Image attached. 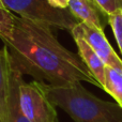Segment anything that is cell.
Wrapping results in <instances>:
<instances>
[{"mask_svg":"<svg viewBox=\"0 0 122 122\" xmlns=\"http://www.w3.org/2000/svg\"><path fill=\"white\" fill-rule=\"evenodd\" d=\"M1 41L21 75L51 86L87 81L101 88L80 56L63 47L49 26L15 16L11 36Z\"/></svg>","mask_w":122,"mask_h":122,"instance_id":"1","label":"cell"},{"mask_svg":"<svg viewBox=\"0 0 122 122\" xmlns=\"http://www.w3.org/2000/svg\"><path fill=\"white\" fill-rule=\"evenodd\" d=\"M48 99L75 122H122V107L99 99L80 82L67 86L45 84Z\"/></svg>","mask_w":122,"mask_h":122,"instance_id":"2","label":"cell"},{"mask_svg":"<svg viewBox=\"0 0 122 122\" xmlns=\"http://www.w3.org/2000/svg\"><path fill=\"white\" fill-rule=\"evenodd\" d=\"M9 11L15 12L19 17L36 23L71 31L78 24L72 13L66 10L55 9L47 0H2Z\"/></svg>","mask_w":122,"mask_h":122,"instance_id":"3","label":"cell"},{"mask_svg":"<svg viewBox=\"0 0 122 122\" xmlns=\"http://www.w3.org/2000/svg\"><path fill=\"white\" fill-rule=\"evenodd\" d=\"M19 102L21 112L29 122H54L58 119L56 106L45 90V82L23 80L19 86Z\"/></svg>","mask_w":122,"mask_h":122,"instance_id":"4","label":"cell"},{"mask_svg":"<svg viewBox=\"0 0 122 122\" xmlns=\"http://www.w3.org/2000/svg\"><path fill=\"white\" fill-rule=\"evenodd\" d=\"M76 27L84 36V39L88 42V44L101 58L104 64L122 73V60L109 44L104 34V31H100L81 23H78Z\"/></svg>","mask_w":122,"mask_h":122,"instance_id":"5","label":"cell"},{"mask_svg":"<svg viewBox=\"0 0 122 122\" xmlns=\"http://www.w3.org/2000/svg\"><path fill=\"white\" fill-rule=\"evenodd\" d=\"M71 33H72L74 41H75L76 45H77L78 55L80 56L81 60L87 65V67L89 69L90 73L93 75V77L100 84L101 88L103 89L104 80H105V66L106 65L101 60V58L97 55V53L92 49V47L88 44V42L84 39V36H81V33L79 32V30L77 29L76 26L71 30Z\"/></svg>","mask_w":122,"mask_h":122,"instance_id":"6","label":"cell"},{"mask_svg":"<svg viewBox=\"0 0 122 122\" xmlns=\"http://www.w3.org/2000/svg\"><path fill=\"white\" fill-rule=\"evenodd\" d=\"M67 9L78 23L104 31V26L100 17L101 11L93 0H70Z\"/></svg>","mask_w":122,"mask_h":122,"instance_id":"7","label":"cell"},{"mask_svg":"<svg viewBox=\"0 0 122 122\" xmlns=\"http://www.w3.org/2000/svg\"><path fill=\"white\" fill-rule=\"evenodd\" d=\"M12 70L10 55L4 46L0 49V122H8V99Z\"/></svg>","mask_w":122,"mask_h":122,"instance_id":"8","label":"cell"},{"mask_svg":"<svg viewBox=\"0 0 122 122\" xmlns=\"http://www.w3.org/2000/svg\"><path fill=\"white\" fill-rule=\"evenodd\" d=\"M12 67L10 93L8 99V122H29L21 112L20 102H19V86L24 80L23 75L13 66V64Z\"/></svg>","mask_w":122,"mask_h":122,"instance_id":"9","label":"cell"},{"mask_svg":"<svg viewBox=\"0 0 122 122\" xmlns=\"http://www.w3.org/2000/svg\"><path fill=\"white\" fill-rule=\"evenodd\" d=\"M103 90L110 94L116 103L122 107V73L109 66H105V80Z\"/></svg>","mask_w":122,"mask_h":122,"instance_id":"10","label":"cell"},{"mask_svg":"<svg viewBox=\"0 0 122 122\" xmlns=\"http://www.w3.org/2000/svg\"><path fill=\"white\" fill-rule=\"evenodd\" d=\"M107 18H108V24L112 27L114 36L116 38L119 49H120V51L122 54V14H121L120 10L115 12L114 14L107 16Z\"/></svg>","mask_w":122,"mask_h":122,"instance_id":"11","label":"cell"},{"mask_svg":"<svg viewBox=\"0 0 122 122\" xmlns=\"http://www.w3.org/2000/svg\"><path fill=\"white\" fill-rule=\"evenodd\" d=\"M101 11L102 14L106 16L114 14L115 12L119 11L122 6V0H93Z\"/></svg>","mask_w":122,"mask_h":122,"instance_id":"12","label":"cell"},{"mask_svg":"<svg viewBox=\"0 0 122 122\" xmlns=\"http://www.w3.org/2000/svg\"><path fill=\"white\" fill-rule=\"evenodd\" d=\"M47 2L55 9L66 10V9L69 8L70 0H47Z\"/></svg>","mask_w":122,"mask_h":122,"instance_id":"13","label":"cell"},{"mask_svg":"<svg viewBox=\"0 0 122 122\" xmlns=\"http://www.w3.org/2000/svg\"><path fill=\"white\" fill-rule=\"evenodd\" d=\"M1 6H4V5H3V3H2V0H0V8H1Z\"/></svg>","mask_w":122,"mask_h":122,"instance_id":"14","label":"cell"},{"mask_svg":"<svg viewBox=\"0 0 122 122\" xmlns=\"http://www.w3.org/2000/svg\"><path fill=\"white\" fill-rule=\"evenodd\" d=\"M120 12H121V14H122V6H121V9H120Z\"/></svg>","mask_w":122,"mask_h":122,"instance_id":"15","label":"cell"},{"mask_svg":"<svg viewBox=\"0 0 122 122\" xmlns=\"http://www.w3.org/2000/svg\"><path fill=\"white\" fill-rule=\"evenodd\" d=\"M54 122H58V119H57V120H56V121H54Z\"/></svg>","mask_w":122,"mask_h":122,"instance_id":"16","label":"cell"}]
</instances>
